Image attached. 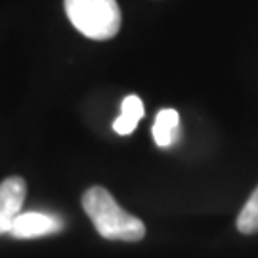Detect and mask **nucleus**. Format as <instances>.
<instances>
[{
    "instance_id": "7ed1b4c3",
    "label": "nucleus",
    "mask_w": 258,
    "mask_h": 258,
    "mask_svg": "<svg viewBox=\"0 0 258 258\" xmlns=\"http://www.w3.org/2000/svg\"><path fill=\"white\" fill-rule=\"evenodd\" d=\"M27 184L19 176H10L0 182V235L8 233L14 220L21 214L25 203Z\"/></svg>"
},
{
    "instance_id": "20e7f679",
    "label": "nucleus",
    "mask_w": 258,
    "mask_h": 258,
    "mask_svg": "<svg viewBox=\"0 0 258 258\" xmlns=\"http://www.w3.org/2000/svg\"><path fill=\"white\" fill-rule=\"evenodd\" d=\"M63 228L59 218L42 214V212H25L19 214L10 228V235L16 239H31V237H40V235H50Z\"/></svg>"
},
{
    "instance_id": "f257e3e1",
    "label": "nucleus",
    "mask_w": 258,
    "mask_h": 258,
    "mask_svg": "<svg viewBox=\"0 0 258 258\" xmlns=\"http://www.w3.org/2000/svg\"><path fill=\"white\" fill-rule=\"evenodd\" d=\"M83 209L92 220L96 231L105 239L134 243L146 235L144 222L124 211L105 187L94 185L84 191Z\"/></svg>"
},
{
    "instance_id": "423d86ee",
    "label": "nucleus",
    "mask_w": 258,
    "mask_h": 258,
    "mask_svg": "<svg viewBox=\"0 0 258 258\" xmlns=\"http://www.w3.org/2000/svg\"><path fill=\"white\" fill-rule=\"evenodd\" d=\"M178 124L180 117L176 109H163L157 113L153 124V140L159 148H168L178 140Z\"/></svg>"
},
{
    "instance_id": "0eeeda50",
    "label": "nucleus",
    "mask_w": 258,
    "mask_h": 258,
    "mask_svg": "<svg viewBox=\"0 0 258 258\" xmlns=\"http://www.w3.org/2000/svg\"><path fill=\"white\" fill-rule=\"evenodd\" d=\"M237 230L241 233H258V187L250 194L249 201L237 216Z\"/></svg>"
},
{
    "instance_id": "39448f33",
    "label": "nucleus",
    "mask_w": 258,
    "mask_h": 258,
    "mask_svg": "<svg viewBox=\"0 0 258 258\" xmlns=\"http://www.w3.org/2000/svg\"><path fill=\"white\" fill-rule=\"evenodd\" d=\"M144 117V103L138 96H126L120 105V117L113 122V130L120 136L132 134Z\"/></svg>"
},
{
    "instance_id": "f03ea898",
    "label": "nucleus",
    "mask_w": 258,
    "mask_h": 258,
    "mask_svg": "<svg viewBox=\"0 0 258 258\" xmlns=\"http://www.w3.org/2000/svg\"><path fill=\"white\" fill-rule=\"evenodd\" d=\"M65 14L73 27L92 40H109L120 29L117 0H65Z\"/></svg>"
}]
</instances>
